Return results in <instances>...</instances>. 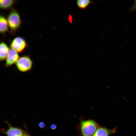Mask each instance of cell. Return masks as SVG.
Here are the masks:
<instances>
[{"label":"cell","instance_id":"6da1fadb","mask_svg":"<svg viewBox=\"0 0 136 136\" xmlns=\"http://www.w3.org/2000/svg\"><path fill=\"white\" fill-rule=\"evenodd\" d=\"M100 126L93 120H82L79 125L80 136H92Z\"/></svg>","mask_w":136,"mask_h":136},{"label":"cell","instance_id":"7a4b0ae2","mask_svg":"<svg viewBox=\"0 0 136 136\" xmlns=\"http://www.w3.org/2000/svg\"><path fill=\"white\" fill-rule=\"evenodd\" d=\"M15 64L17 68L20 71L25 72L31 69L33 62L28 56H24L19 57Z\"/></svg>","mask_w":136,"mask_h":136},{"label":"cell","instance_id":"3957f363","mask_svg":"<svg viewBox=\"0 0 136 136\" xmlns=\"http://www.w3.org/2000/svg\"><path fill=\"white\" fill-rule=\"evenodd\" d=\"M7 20L8 25L12 30H16L20 27L21 20L19 13L16 10L11 11L8 15Z\"/></svg>","mask_w":136,"mask_h":136},{"label":"cell","instance_id":"277c9868","mask_svg":"<svg viewBox=\"0 0 136 136\" xmlns=\"http://www.w3.org/2000/svg\"><path fill=\"white\" fill-rule=\"evenodd\" d=\"M8 126L7 129L2 130L1 132L6 136H23L26 132L22 129L12 126L8 122L4 121Z\"/></svg>","mask_w":136,"mask_h":136},{"label":"cell","instance_id":"5b68a950","mask_svg":"<svg viewBox=\"0 0 136 136\" xmlns=\"http://www.w3.org/2000/svg\"><path fill=\"white\" fill-rule=\"evenodd\" d=\"M26 44L25 41L22 38L17 37L12 41L11 44V49L17 52H21L25 48Z\"/></svg>","mask_w":136,"mask_h":136},{"label":"cell","instance_id":"8992f818","mask_svg":"<svg viewBox=\"0 0 136 136\" xmlns=\"http://www.w3.org/2000/svg\"><path fill=\"white\" fill-rule=\"evenodd\" d=\"M19 58L18 52L12 49H10L6 59V66H10L16 63Z\"/></svg>","mask_w":136,"mask_h":136},{"label":"cell","instance_id":"52a82bcc","mask_svg":"<svg viewBox=\"0 0 136 136\" xmlns=\"http://www.w3.org/2000/svg\"><path fill=\"white\" fill-rule=\"evenodd\" d=\"M117 127L116 126L112 129H110L100 126L92 136H110L115 133Z\"/></svg>","mask_w":136,"mask_h":136},{"label":"cell","instance_id":"ba28073f","mask_svg":"<svg viewBox=\"0 0 136 136\" xmlns=\"http://www.w3.org/2000/svg\"><path fill=\"white\" fill-rule=\"evenodd\" d=\"M10 49L7 45L2 42L0 45V60L3 61L6 58Z\"/></svg>","mask_w":136,"mask_h":136},{"label":"cell","instance_id":"9c48e42d","mask_svg":"<svg viewBox=\"0 0 136 136\" xmlns=\"http://www.w3.org/2000/svg\"><path fill=\"white\" fill-rule=\"evenodd\" d=\"M76 2L78 7L82 10L86 9L90 4L94 3L93 1L90 0H77Z\"/></svg>","mask_w":136,"mask_h":136},{"label":"cell","instance_id":"30bf717a","mask_svg":"<svg viewBox=\"0 0 136 136\" xmlns=\"http://www.w3.org/2000/svg\"><path fill=\"white\" fill-rule=\"evenodd\" d=\"M8 24L7 20L2 15L0 17V32L3 33L8 29Z\"/></svg>","mask_w":136,"mask_h":136},{"label":"cell","instance_id":"8fae6325","mask_svg":"<svg viewBox=\"0 0 136 136\" xmlns=\"http://www.w3.org/2000/svg\"><path fill=\"white\" fill-rule=\"evenodd\" d=\"M14 2L13 0H0V7L4 9L9 8L13 5Z\"/></svg>","mask_w":136,"mask_h":136},{"label":"cell","instance_id":"7c38bea8","mask_svg":"<svg viewBox=\"0 0 136 136\" xmlns=\"http://www.w3.org/2000/svg\"><path fill=\"white\" fill-rule=\"evenodd\" d=\"M38 126L41 128H44L46 127V125L44 122L42 121L39 123Z\"/></svg>","mask_w":136,"mask_h":136},{"label":"cell","instance_id":"4fadbf2b","mask_svg":"<svg viewBox=\"0 0 136 136\" xmlns=\"http://www.w3.org/2000/svg\"><path fill=\"white\" fill-rule=\"evenodd\" d=\"M50 127L51 129L55 130L57 128V126L55 124L53 123L50 125Z\"/></svg>","mask_w":136,"mask_h":136},{"label":"cell","instance_id":"5bb4252c","mask_svg":"<svg viewBox=\"0 0 136 136\" xmlns=\"http://www.w3.org/2000/svg\"><path fill=\"white\" fill-rule=\"evenodd\" d=\"M136 9V0L135 1L134 3L133 6L131 7V10H134Z\"/></svg>","mask_w":136,"mask_h":136},{"label":"cell","instance_id":"9a60e30c","mask_svg":"<svg viewBox=\"0 0 136 136\" xmlns=\"http://www.w3.org/2000/svg\"><path fill=\"white\" fill-rule=\"evenodd\" d=\"M23 136H31L28 133H26Z\"/></svg>","mask_w":136,"mask_h":136}]
</instances>
